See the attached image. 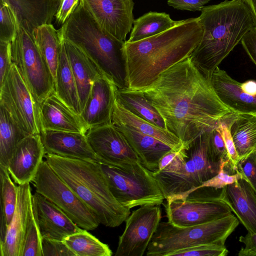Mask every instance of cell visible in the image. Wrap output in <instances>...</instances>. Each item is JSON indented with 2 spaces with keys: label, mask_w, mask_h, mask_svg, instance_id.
I'll return each instance as SVG.
<instances>
[{
  "label": "cell",
  "mask_w": 256,
  "mask_h": 256,
  "mask_svg": "<svg viewBox=\"0 0 256 256\" xmlns=\"http://www.w3.org/2000/svg\"><path fill=\"white\" fill-rule=\"evenodd\" d=\"M164 120L166 129L188 149L199 136L210 132L234 112L216 94L190 56L163 72L141 90Z\"/></svg>",
  "instance_id": "1"
},
{
  "label": "cell",
  "mask_w": 256,
  "mask_h": 256,
  "mask_svg": "<svg viewBox=\"0 0 256 256\" xmlns=\"http://www.w3.org/2000/svg\"><path fill=\"white\" fill-rule=\"evenodd\" d=\"M204 28L198 18L176 20L170 28L134 42H124L128 89L141 90L164 71L188 58L200 42Z\"/></svg>",
  "instance_id": "2"
},
{
  "label": "cell",
  "mask_w": 256,
  "mask_h": 256,
  "mask_svg": "<svg viewBox=\"0 0 256 256\" xmlns=\"http://www.w3.org/2000/svg\"><path fill=\"white\" fill-rule=\"evenodd\" d=\"M198 18L204 34L190 58L204 74L210 78L244 34L255 26L244 0H224L204 6Z\"/></svg>",
  "instance_id": "3"
},
{
  "label": "cell",
  "mask_w": 256,
  "mask_h": 256,
  "mask_svg": "<svg viewBox=\"0 0 256 256\" xmlns=\"http://www.w3.org/2000/svg\"><path fill=\"white\" fill-rule=\"evenodd\" d=\"M44 160L94 214L100 224L115 228L125 222L130 209L111 192L98 162L70 158L46 153Z\"/></svg>",
  "instance_id": "4"
},
{
  "label": "cell",
  "mask_w": 256,
  "mask_h": 256,
  "mask_svg": "<svg viewBox=\"0 0 256 256\" xmlns=\"http://www.w3.org/2000/svg\"><path fill=\"white\" fill-rule=\"evenodd\" d=\"M58 30L80 46L101 73L118 89L128 88L126 66L122 48L124 42L102 30L86 8L82 0Z\"/></svg>",
  "instance_id": "5"
},
{
  "label": "cell",
  "mask_w": 256,
  "mask_h": 256,
  "mask_svg": "<svg viewBox=\"0 0 256 256\" xmlns=\"http://www.w3.org/2000/svg\"><path fill=\"white\" fill-rule=\"evenodd\" d=\"M239 220L234 214L201 224L180 228L160 222L146 251L147 256H170L173 252L202 244L225 245Z\"/></svg>",
  "instance_id": "6"
},
{
  "label": "cell",
  "mask_w": 256,
  "mask_h": 256,
  "mask_svg": "<svg viewBox=\"0 0 256 256\" xmlns=\"http://www.w3.org/2000/svg\"><path fill=\"white\" fill-rule=\"evenodd\" d=\"M209 132L199 136L186 149L188 157L179 172H154L166 200L186 196L220 171L221 163L210 154Z\"/></svg>",
  "instance_id": "7"
},
{
  "label": "cell",
  "mask_w": 256,
  "mask_h": 256,
  "mask_svg": "<svg viewBox=\"0 0 256 256\" xmlns=\"http://www.w3.org/2000/svg\"><path fill=\"white\" fill-rule=\"evenodd\" d=\"M109 188L116 200L130 209L162 204L164 197L154 172L140 161L126 169L100 163Z\"/></svg>",
  "instance_id": "8"
},
{
  "label": "cell",
  "mask_w": 256,
  "mask_h": 256,
  "mask_svg": "<svg viewBox=\"0 0 256 256\" xmlns=\"http://www.w3.org/2000/svg\"><path fill=\"white\" fill-rule=\"evenodd\" d=\"M11 54L12 62L40 104L54 90V80L32 34L20 26L11 42Z\"/></svg>",
  "instance_id": "9"
},
{
  "label": "cell",
  "mask_w": 256,
  "mask_h": 256,
  "mask_svg": "<svg viewBox=\"0 0 256 256\" xmlns=\"http://www.w3.org/2000/svg\"><path fill=\"white\" fill-rule=\"evenodd\" d=\"M36 192L64 212L79 227L87 230L100 224L86 204L44 160L33 180Z\"/></svg>",
  "instance_id": "10"
},
{
  "label": "cell",
  "mask_w": 256,
  "mask_h": 256,
  "mask_svg": "<svg viewBox=\"0 0 256 256\" xmlns=\"http://www.w3.org/2000/svg\"><path fill=\"white\" fill-rule=\"evenodd\" d=\"M0 105L26 135L40 134L39 104L14 63L0 85Z\"/></svg>",
  "instance_id": "11"
},
{
  "label": "cell",
  "mask_w": 256,
  "mask_h": 256,
  "mask_svg": "<svg viewBox=\"0 0 256 256\" xmlns=\"http://www.w3.org/2000/svg\"><path fill=\"white\" fill-rule=\"evenodd\" d=\"M168 221L180 228L203 224L232 214L218 196L202 194L196 190L186 196L166 200Z\"/></svg>",
  "instance_id": "12"
},
{
  "label": "cell",
  "mask_w": 256,
  "mask_h": 256,
  "mask_svg": "<svg viewBox=\"0 0 256 256\" xmlns=\"http://www.w3.org/2000/svg\"><path fill=\"white\" fill-rule=\"evenodd\" d=\"M162 218L158 205L144 206L127 218L122 234L119 237L116 256H142Z\"/></svg>",
  "instance_id": "13"
},
{
  "label": "cell",
  "mask_w": 256,
  "mask_h": 256,
  "mask_svg": "<svg viewBox=\"0 0 256 256\" xmlns=\"http://www.w3.org/2000/svg\"><path fill=\"white\" fill-rule=\"evenodd\" d=\"M86 134L100 163L126 169L140 161L124 135L112 122L90 128Z\"/></svg>",
  "instance_id": "14"
},
{
  "label": "cell",
  "mask_w": 256,
  "mask_h": 256,
  "mask_svg": "<svg viewBox=\"0 0 256 256\" xmlns=\"http://www.w3.org/2000/svg\"><path fill=\"white\" fill-rule=\"evenodd\" d=\"M100 27L125 42L134 21L133 0H82Z\"/></svg>",
  "instance_id": "15"
},
{
  "label": "cell",
  "mask_w": 256,
  "mask_h": 256,
  "mask_svg": "<svg viewBox=\"0 0 256 256\" xmlns=\"http://www.w3.org/2000/svg\"><path fill=\"white\" fill-rule=\"evenodd\" d=\"M32 207L42 238L64 240L70 235L83 230L60 208L35 192Z\"/></svg>",
  "instance_id": "16"
},
{
  "label": "cell",
  "mask_w": 256,
  "mask_h": 256,
  "mask_svg": "<svg viewBox=\"0 0 256 256\" xmlns=\"http://www.w3.org/2000/svg\"><path fill=\"white\" fill-rule=\"evenodd\" d=\"M46 154L40 134L24 138L14 149L7 166L14 182L20 185L32 182Z\"/></svg>",
  "instance_id": "17"
},
{
  "label": "cell",
  "mask_w": 256,
  "mask_h": 256,
  "mask_svg": "<svg viewBox=\"0 0 256 256\" xmlns=\"http://www.w3.org/2000/svg\"><path fill=\"white\" fill-rule=\"evenodd\" d=\"M118 88L104 75L94 82L80 116L87 131L112 122Z\"/></svg>",
  "instance_id": "18"
},
{
  "label": "cell",
  "mask_w": 256,
  "mask_h": 256,
  "mask_svg": "<svg viewBox=\"0 0 256 256\" xmlns=\"http://www.w3.org/2000/svg\"><path fill=\"white\" fill-rule=\"evenodd\" d=\"M30 183L18 186L16 206L4 242L0 244V256H21L30 215L32 211Z\"/></svg>",
  "instance_id": "19"
},
{
  "label": "cell",
  "mask_w": 256,
  "mask_h": 256,
  "mask_svg": "<svg viewBox=\"0 0 256 256\" xmlns=\"http://www.w3.org/2000/svg\"><path fill=\"white\" fill-rule=\"evenodd\" d=\"M41 132L56 130L86 134L80 115L56 94L54 90L39 104Z\"/></svg>",
  "instance_id": "20"
},
{
  "label": "cell",
  "mask_w": 256,
  "mask_h": 256,
  "mask_svg": "<svg viewBox=\"0 0 256 256\" xmlns=\"http://www.w3.org/2000/svg\"><path fill=\"white\" fill-rule=\"evenodd\" d=\"M40 134L46 153L70 158L98 162L86 134L46 130L41 132Z\"/></svg>",
  "instance_id": "21"
},
{
  "label": "cell",
  "mask_w": 256,
  "mask_h": 256,
  "mask_svg": "<svg viewBox=\"0 0 256 256\" xmlns=\"http://www.w3.org/2000/svg\"><path fill=\"white\" fill-rule=\"evenodd\" d=\"M220 198L249 232H256V192L241 178L220 190Z\"/></svg>",
  "instance_id": "22"
},
{
  "label": "cell",
  "mask_w": 256,
  "mask_h": 256,
  "mask_svg": "<svg viewBox=\"0 0 256 256\" xmlns=\"http://www.w3.org/2000/svg\"><path fill=\"white\" fill-rule=\"evenodd\" d=\"M59 36L76 80L82 111L94 81L102 74L80 46Z\"/></svg>",
  "instance_id": "23"
},
{
  "label": "cell",
  "mask_w": 256,
  "mask_h": 256,
  "mask_svg": "<svg viewBox=\"0 0 256 256\" xmlns=\"http://www.w3.org/2000/svg\"><path fill=\"white\" fill-rule=\"evenodd\" d=\"M212 86L221 101L238 114L256 113V94L244 92L241 82L217 67L210 77Z\"/></svg>",
  "instance_id": "24"
},
{
  "label": "cell",
  "mask_w": 256,
  "mask_h": 256,
  "mask_svg": "<svg viewBox=\"0 0 256 256\" xmlns=\"http://www.w3.org/2000/svg\"><path fill=\"white\" fill-rule=\"evenodd\" d=\"M16 14L18 24L30 34L36 28L52 24L60 0H0Z\"/></svg>",
  "instance_id": "25"
},
{
  "label": "cell",
  "mask_w": 256,
  "mask_h": 256,
  "mask_svg": "<svg viewBox=\"0 0 256 256\" xmlns=\"http://www.w3.org/2000/svg\"><path fill=\"white\" fill-rule=\"evenodd\" d=\"M112 122L114 124L124 126L153 137L173 150H179L184 146L182 141L172 132L132 113L124 108L116 98L114 104Z\"/></svg>",
  "instance_id": "26"
},
{
  "label": "cell",
  "mask_w": 256,
  "mask_h": 256,
  "mask_svg": "<svg viewBox=\"0 0 256 256\" xmlns=\"http://www.w3.org/2000/svg\"><path fill=\"white\" fill-rule=\"evenodd\" d=\"M124 135L138 156L142 164L149 170H158L160 160L172 148L150 136L120 124H114Z\"/></svg>",
  "instance_id": "27"
},
{
  "label": "cell",
  "mask_w": 256,
  "mask_h": 256,
  "mask_svg": "<svg viewBox=\"0 0 256 256\" xmlns=\"http://www.w3.org/2000/svg\"><path fill=\"white\" fill-rule=\"evenodd\" d=\"M54 91L66 104L80 116L82 110L76 84L62 42L54 78Z\"/></svg>",
  "instance_id": "28"
},
{
  "label": "cell",
  "mask_w": 256,
  "mask_h": 256,
  "mask_svg": "<svg viewBox=\"0 0 256 256\" xmlns=\"http://www.w3.org/2000/svg\"><path fill=\"white\" fill-rule=\"evenodd\" d=\"M230 132L240 160L256 151V114L236 113Z\"/></svg>",
  "instance_id": "29"
},
{
  "label": "cell",
  "mask_w": 256,
  "mask_h": 256,
  "mask_svg": "<svg viewBox=\"0 0 256 256\" xmlns=\"http://www.w3.org/2000/svg\"><path fill=\"white\" fill-rule=\"evenodd\" d=\"M32 34L54 80L62 50V41L58 30L52 24H45L36 28Z\"/></svg>",
  "instance_id": "30"
},
{
  "label": "cell",
  "mask_w": 256,
  "mask_h": 256,
  "mask_svg": "<svg viewBox=\"0 0 256 256\" xmlns=\"http://www.w3.org/2000/svg\"><path fill=\"white\" fill-rule=\"evenodd\" d=\"M116 98L124 108L132 113L154 125L166 129L165 122L160 114L140 92L128 88H118Z\"/></svg>",
  "instance_id": "31"
},
{
  "label": "cell",
  "mask_w": 256,
  "mask_h": 256,
  "mask_svg": "<svg viewBox=\"0 0 256 256\" xmlns=\"http://www.w3.org/2000/svg\"><path fill=\"white\" fill-rule=\"evenodd\" d=\"M7 168L0 166V244L6 238L17 204L18 186L12 182Z\"/></svg>",
  "instance_id": "32"
},
{
  "label": "cell",
  "mask_w": 256,
  "mask_h": 256,
  "mask_svg": "<svg viewBox=\"0 0 256 256\" xmlns=\"http://www.w3.org/2000/svg\"><path fill=\"white\" fill-rule=\"evenodd\" d=\"M176 20L164 12H149L134 20L128 42L138 41L163 32L172 27Z\"/></svg>",
  "instance_id": "33"
},
{
  "label": "cell",
  "mask_w": 256,
  "mask_h": 256,
  "mask_svg": "<svg viewBox=\"0 0 256 256\" xmlns=\"http://www.w3.org/2000/svg\"><path fill=\"white\" fill-rule=\"evenodd\" d=\"M27 136L6 108L0 105V166L7 168L14 149Z\"/></svg>",
  "instance_id": "34"
},
{
  "label": "cell",
  "mask_w": 256,
  "mask_h": 256,
  "mask_svg": "<svg viewBox=\"0 0 256 256\" xmlns=\"http://www.w3.org/2000/svg\"><path fill=\"white\" fill-rule=\"evenodd\" d=\"M64 240L76 256H111L112 254L108 245L84 229L68 236Z\"/></svg>",
  "instance_id": "35"
},
{
  "label": "cell",
  "mask_w": 256,
  "mask_h": 256,
  "mask_svg": "<svg viewBox=\"0 0 256 256\" xmlns=\"http://www.w3.org/2000/svg\"><path fill=\"white\" fill-rule=\"evenodd\" d=\"M42 238L32 211L28 220L21 256H43Z\"/></svg>",
  "instance_id": "36"
},
{
  "label": "cell",
  "mask_w": 256,
  "mask_h": 256,
  "mask_svg": "<svg viewBox=\"0 0 256 256\" xmlns=\"http://www.w3.org/2000/svg\"><path fill=\"white\" fill-rule=\"evenodd\" d=\"M19 26L12 8L6 3L0 1V42H12Z\"/></svg>",
  "instance_id": "37"
},
{
  "label": "cell",
  "mask_w": 256,
  "mask_h": 256,
  "mask_svg": "<svg viewBox=\"0 0 256 256\" xmlns=\"http://www.w3.org/2000/svg\"><path fill=\"white\" fill-rule=\"evenodd\" d=\"M241 178H243L241 174L233 169L230 161H226L221 163L220 171L216 176L203 182L196 190L203 188L221 190Z\"/></svg>",
  "instance_id": "38"
},
{
  "label": "cell",
  "mask_w": 256,
  "mask_h": 256,
  "mask_svg": "<svg viewBox=\"0 0 256 256\" xmlns=\"http://www.w3.org/2000/svg\"><path fill=\"white\" fill-rule=\"evenodd\" d=\"M188 157L186 148L184 146L179 150L172 149L160 158L156 171L170 173L179 172L184 165Z\"/></svg>",
  "instance_id": "39"
},
{
  "label": "cell",
  "mask_w": 256,
  "mask_h": 256,
  "mask_svg": "<svg viewBox=\"0 0 256 256\" xmlns=\"http://www.w3.org/2000/svg\"><path fill=\"white\" fill-rule=\"evenodd\" d=\"M228 254L225 245L207 244L176 251L170 256H226Z\"/></svg>",
  "instance_id": "40"
},
{
  "label": "cell",
  "mask_w": 256,
  "mask_h": 256,
  "mask_svg": "<svg viewBox=\"0 0 256 256\" xmlns=\"http://www.w3.org/2000/svg\"><path fill=\"white\" fill-rule=\"evenodd\" d=\"M236 112L222 120L217 126L221 132L226 148L228 159L232 166L236 171L240 157L236 152L230 132V126Z\"/></svg>",
  "instance_id": "41"
},
{
  "label": "cell",
  "mask_w": 256,
  "mask_h": 256,
  "mask_svg": "<svg viewBox=\"0 0 256 256\" xmlns=\"http://www.w3.org/2000/svg\"><path fill=\"white\" fill-rule=\"evenodd\" d=\"M209 146L214 161L220 163L230 161L224 140L218 126L209 132Z\"/></svg>",
  "instance_id": "42"
},
{
  "label": "cell",
  "mask_w": 256,
  "mask_h": 256,
  "mask_svg": "<svg viewBox=\"0 0 256 256\" xmlns=\"http://www.w3.org/2000/svg\"><path fill=\"white\" fill-rule=\"evenodd\" d=\"M236 170L256 192V151L239 161Z\"/></svg>",
  "instance_id": "43"
},
{
  "label": "cell",
  "mask_w": 256,
  "mask_h": 256,
  "mask_svg": "<svg viewBox=\"0 0 256 256\" xmlns=\"http://www.w3.org/2000/svg\"><path fill=\"white\" fill-rule=\"evenodd\" d=\"M43 256H76L64 240L42 238Z\"/></svg>",
  "instance_id": "44"
},
{
  "label": "cell",
  "mask_w": 256,
  "mask_h": 256,
  "mask_svg": "<svg viewBox=\"0 0 256 256\" xmlns=\"http://www.w3.org/2000/svg\"><path fill=\"white\" fill-rule=\"evenodd\" d=\"M12 63L11 42H0V85Z\"/></svg>",
  "instance_id": "45"
},
{
  "label": "cell",
  "mask_w": 256,
  "mask_h": 256,
  "mask_svg": "<svg viewBox=\"0 0 256 256\" xmlns=\"http://www.w3.org/2000/svg\"><path fill=\"white\" fill-rule=\"evenodd\" d=\"M80 0H60V4L54 16L56 22L62 25L78 6Z\"/></svg>",
  "instance_id": "46"
},
{
  "label": "cell",
  "mask_w": 256,
  "mask_h": 256,
  "mask_svg": "<svg viewBox=\"0 0 256 256\" xmlns=\"http://www.w3.org/2000/svg\"><path fill=\"white\" fill-rule=\"evenodd\" d=\"M210 0H167L168 4L175 9L192 12L202 11Z\"/></svg>",
  "instance_id": "47"
},
{
  "label": "cell",
  "mask_w": 256,
  "mask_h": 256,
  "mask_svg": "<svg viewBox=\"0 0 256 256\" xmlns=\"http://www.w3.org/2000/svg\"><path fill=\"white\" fill-rule=\"evenodd\" d=\"M240 42L244 50L256 66V28L247 32Z\"/></svg>",
  "instance_id": "48"
},
{
  "label": "cell",
  "mask_w": 256,
  "mask_h": 256,
  "mask_svg": "<svg viewBox=\"0 0 256 256\" xmlns=\"http://www.w3.org/2000/svg\"><path fill=\"white\" fill-rule=\"evenodd\" d=\"M239 241L243 243L244 246L239 250L238 256H256V232H248L244 236H241Z\"/></svg>",
  "instance_id": "49"
},
{
  "label": "cell",
  "mask_w": 256,
  "mask_h": 256,
  "mask_svg": "<svg viewBox=\"0 0 256 256\" xmlns=\"http://www.w3.org/2000/svg\"><path fill=\"white\" fill-rule=\"evenodd\" d=\"M241 87L247 93L256 94V82L254 80H250L241 83Z\"/></svg>",
  "instance_id": "50"
},
{
  "label": "cell",
  "mask_w": 256,
  "mask_h": 256,
  "mask_svg": "<svg viewBox=\"0 0 256 256\" xmlns=\"http://www.w3.org/2000/svg\"><path fill=\"white\" fill-rule=\"evenodd\" d=\"M252 14L254 26L256 28V0H244Z\"/></svg>",
  "instance_id": "51"
},
{
  "label": "cell",
  "mask_w": 256,
  "mask_h": 256,
  "mask_svg": "<svg viewBox=\"0 0 256 256\" xmlns=\"http://www.w3.org/2000/svg\"></svg>",
  "instance_id": "52"
}]
</instances>
